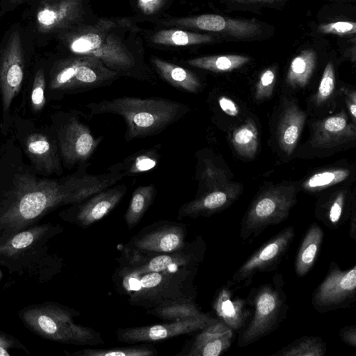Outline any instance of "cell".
<instances>
[{
    "label": "cell",
    "mask_w": 356,
    "mask_h": 356,
    "mask_svg": "<svg viewBox=\"0 0 356 356\" xmlns=\"http://www.w3.org/2000/svg\"><path fill=\"white\" fill-rule=\"evenodd\" d=\"M90 165L81 164L67 176L41 175L9 137L0 149V245L58 207L81 202L125 177L122 162L100 175L89 174Z\"/></svg>",
    "instance_id": "obj_1"
},
{
    "label": "cell",
    "mask_w": 356,
    "mask_h": 356,
    "mask_svg": "<svg viewBox=\"0 0 356 356\" xmlns=\"http://www.w3.org/2000/svg\"><path fill=\"white\" fill-rule=\"evenodd\" d=\"M197 270L137 271L118 266L112 277L118 292L133 306L151 309L170 302L195 300Z\"/></svg>",
    "instance_id": "obj_2"
},
{
    "label": "cell",
    "mask_w": 356,
    "mask_h": 356,
    "mask_svg": "<svg viewBox=\"0 0 356 356\" xmlns=\"http://www.w3.org/2000/svg\"><path fill=\"white\" fill-rule=\"evenodd\" d=\"M86 107L92 115H120L126 124V142L158 134L189 110L184 104L169 99L127 96L91 102Z\"/></svg>",
    "instance_id": "obj_3"
},
{
    "label": "cell",
    "mask_w": 356,
    "mask_h": 356,
    "mask_svg": "<svg viewBox=\"0 0 356 356\" xmlns=\"http://www.w3.org/2000/svg\"><path fill=\"white\" fill-rule=\"evenodd\" d=\"M62 231L60 225L47 223L14 234L0 245V264L10 273L49 278L61 267V259L49 252V241Z\"/></svg>",
    "instance_id": "obj_4"
},
{
    "label": "cell",
    "mask_w": 356,
    "mask_h": 356,
    "mask_svg": "<svg viewBox=\"0 0 356 356\" xmlns=\"http://www.w3.org/2000/svg\"><path fill=\"white\" fill-rule=\"evenodd\" d=\"M79 315L71 308L46 302L26 307L19 316L29 330L49 340L79 346L103 343L99 332L73 321Z\"/></svg>",
    "instance_id": "obj_5"
},
{
    "label": "cell",
    "mask_w": 356,
    "mask_h": 356,
    "mask_svg": "<svg viewBox=\"0 0 356 356\" xmlns=\"http://www.w3.org/2000/svg\"><path fill=\"white\" fill-rule=\"evenodd\" d=\"M282 274L274 275L271 281L252 290L247 298L251 306L250 317L240 331L239 347L250 345L275 331L286 318L289 306L283 289Z\"/></svg>",
    "instance_id": "obj_6"
},
{
    "label": "cell",
    "mask_w": 356,
    "mask_h": 356,
    "mask_svg": "<svg viewBox=\"0 0 356 356\" xmlns=\"http://www.w3.org/2000/svg\"><path fill=\"white\" fill-rule=\"evenodd\" d=\"M119 75L97 58L88 56L70 58L53 65L47 90L54 97L61 98L109 86Z\"/></svg>",
    "instance_id": "obj_7"
},
{
    "label": "cell",
    "mask_w": 356,
    "mask_h": 356,
    "mask_svg": "<svg viewBox=\"0 0 356 356\" xmlns=\"http://www.w3.org/2000/svg\"><path fill=\"white\" fill-rule=\"evenodd\" d=\"M10 130L24 156L38 174L47 177L62 175L58 145L50 126L37 127L31 119L13 115Z\"/></svg>",
    "instance_id": "obj_8"
},
{
    "label": "cell",
    "mask_w": 356,
    "mask_h": 356,
    "mask_svg": "<svg viewBox=\"0 0 356 356\" xmlns=\"http://www.w3.org/2000/svg\"><path fill=\"white\" fill-rule=\"evenodd\" d=\"M297 189L293 185L277 184L259 192L241 220L240 238H254L270 225L286 220L297 202Z\"/></svg>",
    "instance_id": "obj_9"
},
{
    "label": "cell",
    "mask_w": 356,
    "mask_h": 356,
    "mask_svg": "<svg viewBox=\"0 0 356 356\" xmlns=\"http://www.w3.org/2000/svg\"><path fill=\"white\" fill-rule=\"evenodd\" d=\"M50 127L57 139L63 165L67 168L86 163L97 148L96 138L76 111H59L51 117Z\"/></svg>",
    "instance_id": "obj_10"
},
{
    "label": "cell",
    "mask_w": 356,
    "mask_h": 356,
    "mask_svg": "<svg viewBox=\"0 0 356 356\" xmlns=\"http://www.w3.org/2000/svg\"><path fill=\"white\" fill-rule=\"evenodd\" d=\"M68 44L72 52L97 58L120 75L134 76L136 59L115 35L92 29L75 34Z\"/></svg>",
    "instance_id": "obj_11"
},
{
    "label": "cell",
    "mask_w": 356,
    "mask_h": 356,
    "mask_svg": "<svg viewBox=\"0 0 356 356\" xmlns=\"http://www.w3.org/2000/svg\"><path fill=\"white\" fill-rule=\"evenodd\" d=\"M25 63L21 36L14 31L0 52V96L2 108L1 131L7 136L10 131L11 107L24 82Z\"/></svg>",
    "instance_id": "obj_12"
},
{
    "label": "cell",
    "mask_w": 356,
    "mask_h": 356,
    "mask_svg": "<svg viewBox=\"0 0 356 356\" xmlns=\"http://www.w3.org/2000/svg\"><path fill=\"white\" fill-rule=\"evenodd\" d=\"M356 300V266L342 270L335 262L313 292L312 303L318 312L324 313L349 307Z\"/></svg>",
    "instance_id": "obj_13"
},
{
    "label": "cell",
    "mask_w": 356,
    "mask_h": 356,
    "mask_svg": "<svg viewBox=\"0 0 356 356\" xmlns=\"http://www.w3.org/2000/svg\"><path fill=\"white\" fill-rule=\"evenodd\" d=\"M295 237V229L288 226L257 248L236 270L234 284L247 286L258 273L273 270L286 254Z\"/></svg>",
    "instance_id": "obj_14"
},
{
    "label": "cell",
    "mask_w": 356,
    "mask_h": 356,
    "mask_svg": "<svg viewBox=\"0 0 356 356\" xmlns=\"http://www.w3.org/2000/svg\"><path fill=\"white\" fill-rule=\"evenodd\" d=\"M187 235L185 225L162 220L143 227L124 247L147 254L168 253L184 247Z\"/></svg>",
    "instance_id": "obj_15"
},
{
    "label": "cell",
    "mask_w": 356,
    "mask_h": 356,
    "mask_svg": "<svg viewBox=\"0 0 356 356\" xmlns=\"http://www.w3.org/2000/svg\"><path fill=\"white\" fill-rule=\"evenodd\" d=\"M219 319L209 314L179 321H172L161 324L120 328L116 331L119 341L137 343L168 339L179 335L197 332Z\"/></svg>",
    "instance_id": "obj_16"
},
{
    "label": "cell",
    "mask_w": 356,
    "mask_h": 356,
    "mask_svg": "<svg viewBox=\"0 0 356 356\" xmlns=\"http://www.w3.org/2000/svg\"><path fill=\"white\" fill-rule=\"evenodd\" d=\"M127 191L124 184L113 185L85 200L72 204L60 216L65 221L87 227L108 215L120 203Z\"/></svg>",
    "instance_id": "obj_17"
},
{
    "label": "cell",
    "mask_w": 356,
    "mask_h": 356,
    "mask_svg": "<svg viewBox=\"0 0 356 356\" xmlns=\"http://www.w3.org/2000/svg\"><path fill=\"white\" fill-rule=\"evenodd\" d=\"M81 0H41L36 13L38 31L51 33L67 28L81 17Z\"/></svg>",
    "instance_id": "obj_18"
},
{
    "label": "cell",
    "mask_w": 356,
    "mask_h": 356,
    "mask_svg": "<svg viewBox=\"0 0 356 356\" xmlns=\"http://www.w3.org/2000/svg\"><path fill=\"white\" fill-rule=\"evenodd\" d=\"M233 340L234 331L218 320L198 331L177 355L219 356L229 348Z\"/></svg>",
    "instance_id": "obj_19"
},
{
    "label": "cell",
    "mask_w": 356,
    "mask_h": 356,
    "mask_svg": "<svg viewBox=\"0 0 356 356\" xmlns=\"http://www.w3.org/2000/svg\"><path fill=\"white\" fill-rule=\"evenodd\" d=\"M355 136V123L348 122L346 113L342 111L314 124L311 143L318 149H331L354 141Z\"/></svg>",
    "instance_id": "obj_20"
},
{
    "label": "cell",
    "mask_w": 356,
    "mask_h": 356,
    "mask_svg": "<svg viewBox=\"0 0 356 356\" xmlns=\"http://www.w3.org/2000/svg\"><path fill=\"white\" fill-rule=\"evenodd\" d=\"M238 194V191L232 186L210 190L183 204L179 209L177 219H195L212 216L229 207Z\"/></svg>",
    "instance_id": "obj_21"
},
{
    "label": "cell",
    "mask_w": 356,
    "mask_h": 356,
    "mask_svg": "<svg viewBox=\"0 0 356 356\" xmlns=\"http://www.w3.org/2000/svg\"><path fill=\"white\" fill-rule=\"evenodd\" d=\"M179 23L239 39L252 38L261 30L260 25L254 21L232 19L214 14L199 15Z\"/></svg>",
    "instance_id": "obj_22"
},
{
    "label": "cell",
    "mask_w": 356,
    "mask_h": 356,
    "mask_svg": "<svg viewBox=\"0 0 356 356\" xmlns=\"http://www.w3.org/2000/svg\"><path fill=\"white\" fill-rule=\"evenodd\" d=\"M212 306L218 318L234 332L241 331L251 315L247 298L234 295L228 284L218 290Z\"/></svg>",
    "instance_id": "obj_23"
},
{
    "label": "cell",
    "mask_w": 356,
    "mask_h": 356,
    "mask_svg": "<svg viewBox=\"0 0 356 356\" xmlns=\"http://www.w3.org/2000/svg\"><path fill=\"white\" fill-rule=\"evenodd\" d=\"M354 206L355 201L351 204L347 191L340 190L318 202L316 217L327 227L337 229L350 218Z\"/></svg>",
    "instance_id": "obj_24"
},
{
    "label": "cell",
    "mask_w": 356,
    "mask_h": 356,
    "mask_svg": "<svg viewBox=\"0 0 356 356\" xmlns=\"http://www.w3.org/2000/svg\"><path fill=\"white\" fill-rule=\"evenodd\" d=\"M306 114L295 105L284 111L277 129V140L281 149L287 155L294 150L300 138Z\"/></svg>",
    "instance_id": "obj_25"
},
{
    "label": "cell",
    "mask_w": 356,
    "mask_h": 356,
    "mask_svg": "<svg viewBox=\"0 0 356 356\" xmlns=\"http://www.w3.org/2000/svg\"><path fill=\"white\" fill-rule=\"evenodd\" d=\"M324 232L318 224L313 223L307 229L299 247L295 260V272L303 277L312 268L321 250Z\"/></svg>",
    "instance_id": "obj_26"
},
{
    "label": "cell",
    "mask_w": 356,
    "mask_h": 356,
    "mask_svg": "<svg viewBox=\"0 0 356 356\" xmlns=\"http://www.w3.org/2000/svg\"><path fill=\"white\" fill-rule=\"evenodd\" d=\"M152 63L160 76L173 87L191 93L200 90V81L191 71L158 58H153Z\"/></svg>",
    "instance_id": "obj_27"
},
{
    "label": "cell",
    "mask_w": 356,
    "mask_h": 356,
    "mask_svg": "<svg viewBox=\"0 0 356 356\" xmlns=\"http://www.w3.org/2000/svg\"><path fill=\"white\" fill-rule=\"evenodd\" d=\"M316 64V54L313 49L302 51L291 62L286 81L293 88L305 87L309 82Z\"/></svg>",
    "instance_id": "obj_28"
},
{
    "label": "cell",
    "mask_w": 356,
    "mask_h": 356,
    "mask_svg": "<svg viewBox=\"0 0 356 356\" xmlns=\"http://www.w3.org/2000/svg\"><path fill=\"white\" fill-rule=\"evenodd\" d=\"M157 191L151 184L137 187L133 192L124 218L129 230L134 228L152 204Z\"/></svg>",
    "instance_id": "obj_29"
},
{
    "label": "cell",
    "mask_w": 356,
    "mask_h": 356,
    "mask_svg": "<svg viewBox=\"0 0 356 356\" xmlns=\"http://www.w3.org/2000/svg\"><path fill=\"white\" fill-rule=\"evenodd\" d=\"M250 60L246 56L227 54L195 58L187 60L186 63L197 68L215 72H225L241 67Z\"/></svg>",
    "instance_id": "obj_30"
},
{
    "label": "cell",
    "mask_w": 356,
    "mask_h": 356,
    "mask_svg": "<svg viewBox=\"0 0 356 356\" xmlns=\"http://www.w3.org/2000/svg\"><path fill=\"white\" fill-rule=\"evenodd\" d=\"M148 314L165 321H179L204 315L195 300L170 302L147 309Z\"/></svg>",
    "instance_id": "obj_31"
},
{
    "label": "cell",
    "mask_w": 356,
    "mask_h": 356,
    "mask_svg": "<svg viewBox=\"0 0 356 356\" xmlns=\"http://www.w3.org/2000/svg\"><path fill=\"white\" fill-rule=\"evenodd\" d=\"M326 351V344L321 337L303 336L283 347L273 355L323 356Z\"/></svg>",
    "instance_id": "obj_32"
},
{
    "label": "cell",
    "mask_w": 356,
    "mask_h": 356,
    "mask_svg": "<svg viewBox=\"0 0 356 356\" xmlns=\"http://www.w3.org/2000/svg\"><path fill=\"white\" fill-rule=\"evenodd\" d=\"M153 42L171 46H186L210 42L213 38L209 35L181 30H161L152 37Z\"/></svg>",
    "instance_id": "obj_33"
},
{
    "label": "cell",
    "mask_w": 356,
    "mask_h": 356,
    "mask_svg": "<svg viewBox=\"0 0 356 356\" xmlns=\"http://www.w3.org/2000/svg\"><path fill=\"white\" fill-rule=\"evenodd\" d=\"M160 145L142 150L126 158L122 162L125 176H133L154 168L159 160Z\"/></svg>",
    "instance_id": "obj_34"
},
{
    "label": "cell",
    "mask_w": 356,
    "mask_h": 356,
    "mask_svg": "<svg viewBox=\"0 0 356 356\" xmlns=\"http://www.w3.org/2000/svg\"><path fill=\"white\" fill-rule=\"evenodd\" d=\"M350 172L348 169L343 168L319 171L307 178L302 187L307 192H318L345 181Z\"/></svg>",
    "instance_id": "obj_35"
},
{
    "label": "cell",
    "mask_w": 356,
    "mask_h": 356,
    "mask_svg": "<svg viewBox=\"0 0 356 356\" xmlns=\"http://www.w3.org/2000/svg\"><path fill=\"white\" fill-rule=\"evenodd\" d=\"M232 143L236 152L245 158H252L258 147V134L252 121L236 129L232 135Z\"/></svg>",
    "instance_id": "obj_36"
},
{
    "label": "cell",
    "mask_w": 356,
    "mask_h": 356,
    "mask_svg": "<svg viewBox=\"0 0 356 356\" xmlns=\"http://www.w3.org/2000/svg\"><path fill=\"white\" fill-rule=\"evenodd\" d=\"M74 356H154L157 350L151 345L142 344L111 348H87L70 354Z\"/></svg>",
    "instance_id": "obj_37"
},
{
    "label": "cell",
    "mask_w": 356,
    "mask_h": 356,
    "mask_svg": "<svg viewBox=\"0 0 356 356\" xmlns=\"http://www.w3.org/2000/svg\"><path fill=\"white\" fill-rule=\"evenodd\" d=\"M47 78L40 67L35 73L30 92V106L34 113H40L46 104Z\"/></svg>",
    "instance_id": "obj_38"
},
{
    "label": "cell",
    "mask_w": 356,
    "mask_h": 356,
    "mask_svg": "<svg viewBox=\"0 0 356 356\" xmlns=\"http://www.w3.org/2000/svg\"><path fill=\"white\" fill-rule=\"evenodd\" d=\"M335 73L333 64L327 63L324 69L314 100L316 105H322L328 101L334 93Z\"/></svg>",
    "instance_id": "obj_39"
},
{
    "label": "cell",
    "mask_w": 356,
    "mask_h": 356,
    "mask_svg": "<svg viewBox=\"0 0 356 356\" xmlns=\"http://www.w3.org/2000/svg\"><path fill=\"white\" fill-rule=\"evenodd\" d=\"M276 79L275 70L270 67L264 70L256 86V98L263 99L271 96Z\"/></svg>",
    "instance_id": "obj_40"
},
{
    "label": "cell",
    "mask_w": 356,
    "mask_h": 356,
    "mask_svg": "<svg viewBox=\"0 0 356 356\" xmlns=\"http://www.w3.org/2000/svg\"><path fill=\"white\" fill-rule=\"evenodd\" d=\"M319 32L325 34L350 35L356 33V23L350 21H337L318 26Z\"/></svg>",
    "instance_id": "obj_41"
},
{
    "label": "cell",
    "mask_w": 356,
    "mask_h": 356,
    "mask_svg": "<svg viewBox=\"0 0 356 356\" xmlns=\"http://www.w3.org/2000/svg\"><path fill=\"white\" fill-rule=\"evenodd\" d=\"M339 334L343 342L356 348V326L355 325L342 327L339 330Z\"/></svg>",
    "instance_id": "obj_42"
},
{
    "label": "cell",
    "mask_w": 356,
    "mask_h": 356,
    "mask_svg": "<svg viewBox=\"0 0 356 356\" xmlns=\"http://www.w3.org/2000/svg\"><path fill=\"white\" fill-rule=\"evenodd\" d=\"M19 344L15 339L0 332V356H10L9 349Z\"/></svg>",
    "instance_id": "obj_43"
},
{
    "label": "cell",
    "mask_w": 356,
    "mask_h": 356,
    "mask_svg": "<svg viewBox=\"0 0 356 356\" xmlns=\"http://www.w3.org/2000/svg\"><path fill=\"white\" fill-rule=\"evenodd\" d=\"M218 104L221 109L227 115L233 117L238 115V108L230 98L221 97L218 99Z\"/></svg>",
    "instance_id": "obj_44"
},
{
    "label": "cell",
    "mask_w": 356,
    "mask_h": 356,
    "mask_svg": "<svg viewBox=\"0 0 356 356\" xmlns=\"http://www.w3.org/2000/svg\"><path fill=\"white\" fill-rule=\"evenodd\" d=\"M356 95L355 92H351L349 95L348 100V106L350 111V113L352 116V120L353 122H355L356 118Z\"/></svg>",
    "instance_id": "obj_45"
},
{
    "label": "cell",
    "mask_w": 356,
    "mask_h": 356,
    "mask_svg": "<svg viewBox=\"0 0 356 356\" xmlns=\"http://www.w3.org/2000/svg\"><path fill=\"white\" fill-rule=\"evenodd\" d=\"M139 3L145 12L151 13L157 8L159 0H139Z\"/></svg>",
    "instance_id": "obj_46"
},
{
    "label": "cell",
    "mask_w": 356,
    "mask_h": 356,
    "mask_svg": "<svg viewBox=\"0 0 356 356\" xmlns=\"http://www.w3.org/2000/svg\"><path fill=\"white\" fill-rule=\"evenodd\" d=\"M350 231L349 235L353 240L356 239V211L355 206L353 207L351 214L350 216Z\"/></svg>",
    "instance_id": "obj_47"
},
{
    "label": "cell",
    "mask_w": 356,
    "mask_h": 356,
    "mask_svg": "<svg viewBox=\"0 0 356 356\" xmlns=\"http://www.w3.org/2000/svg\"><path fill=\"white\" fill-rule=\"evenodd\" d=\"M238 3H273L281 0H230Z\"/></svg>",
    "instance_id": "obj_48"
},
{
    "label": "cell",
    "mask_w": 356,
    "mask_h": 356,
    "mask_svg": "<svg viewBox=\"0 0 356 356\" xmlns=\"http://www.w3.org/2000/svg\"><path fill=\"white\" fill-rule=\"evenodd\" d=\"M12 3H21V2H23L25 0H10Z\"/></svg>",
    "instance_id": "obj_49"
},
{
    "label": "cell",
    "mask_w": 356,
    "mask_h": 356,
    "mask_svg": "<svg viewBox=\"0 0 356 356\" xmlns=\"http://www.w3.org/2000/svg\"><path fill=\"white\" fill-rule=\"evenodd\" d=\"M1 276H2V273H1V271L0 270V280H1Z\"/></svg>",
    "instance_id": "obj_50"
}]
</instances>
